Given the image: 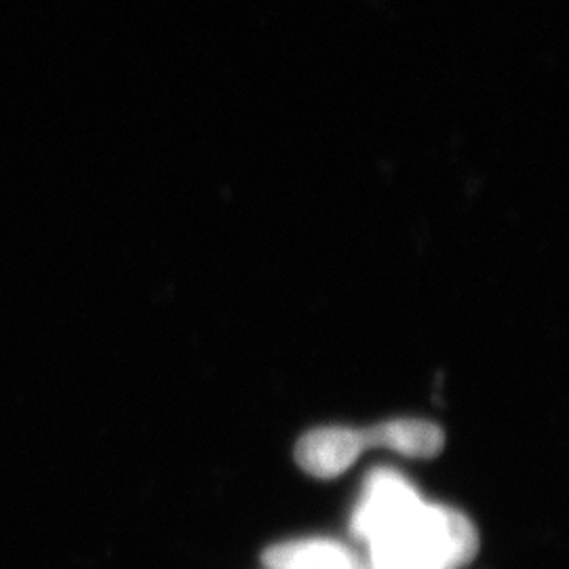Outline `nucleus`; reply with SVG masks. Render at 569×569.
Wrapping results in <instances>:
<instances>
[{
  "instance_id": "obj_1",
  "label": "nucleus",
  "mask_w": 569,
  "mask_h": 569,
  "mask_svg": "<svg viewBox=\"0 0 569 569\" xmlns=\"http://www.w3.org/2000/svg\"><path fill=\"white\" fill-rule=\"evenodd\" d=\"M363 547L371 569H462L479 550V533L460 510L420 496Z\"/></svg>"
},
{
  "instance_id": "obj_4",
  "label": "nucleus",
  "mask_w": 569,
  "mask_h": 569,
  "mask_svg": "<svg viewBox=\"0 0 569 569\" xmlns=\"http://www.w3.org/2000/svg\"><path fill=\"white\" fill-rule=\"evenodd\" d=\"M266 569H371L366 555L331 538H298L264 552Z\"/></svg>"
},
{
  "instance_id": "obj_3",
  "label": "nucleus",
  "mask_w": 569,
  "mask_h": 569,
  "mask_svg": "<svg viewBox=\"0 0 569 569\" xmlns=\"http://www.w3.org/2000/svg\"><path fill=\"white\" fill-rule=\"evenodd\" d=\"M416 498H420V491L401 472L392 468L371 470L350 517L352 538L366 545L378 529Z\"/></svg>"
},
{
  "instance_id": "obj_2",
  "label": "nucleus",
  "mask_w": 569,
  "mask_h": 569,
  "mask_svg": "<svg viewBox=\"0 0 569 569\" xmlns=\"http://www.w3.org/2000/svg\"><path fill=\"white\" fill-rule=\"evenodd\" d=\"M385 449L382 427H327L310 430L296 449V460L319 479L340 477L369 449Z\"/></svg>"
}]
</instances>
